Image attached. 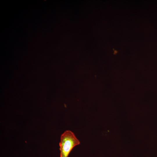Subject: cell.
<instances>
[{"mask_svg":"<svg viewBox=\"0 0 157 157\" xmlns=\"http://www.w3.org/2000/svg\"><path fill=\"white\" fill-rule=\"evenodd\" d=\"M80 142L71 131H66L61 135L59 143L60 157H68L70 151Z\"/></svg>","mask_w":157,"mask_h":157,"instance_id":"obj_1","label":"cell"},{"mask_svg":"<svg viewBox=\"0 0 157 157\" xmlns=\"http://www.w3.org/2000/svg\"><path fill=\"white\" fill-rule=\"evenodd\" d=\"M113 50H114L115 51V53H116L117 52V51L116 50H115L113 49Z\"/></svg>","mask_w":157,"mask_h":157,"instance_id":"obj_2","label":"cell"}]
</instances>
